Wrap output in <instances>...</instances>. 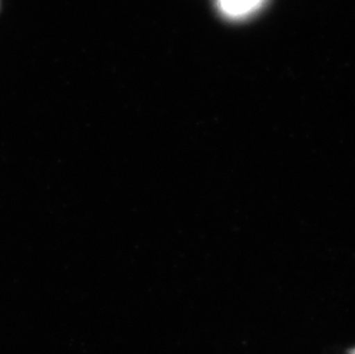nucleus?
Instances as JSON below:
<instances>
[{"instance_id": "f257e3e1", "label": "nucleus", "mask_w": 355, "mask_h": 354, "mask_svg": "<svg viewBox=\"0 0 355 354\" xmlns=\"http://www.w3.org/2000/svg\"><path fill=\"white\" fill-rule=\"evenodd\" d=\"M260 0H221L222 7L230 14H241L248 12Z\"/></svg>"}, {"instance_id": "f03ea898", "label": "nucleus", "mask_w": 355, "mask_h": 354, "mask_svg": "<svg viewBox=\"0 0 355 354\" xmlns=\"http://www.w3.org/2000/svg\"><path fill=\"white\" fill-rule=\"evenodd\" d=\"M353 354H355V351H354V352H353Z\"/></svg>"}]
</instances>
